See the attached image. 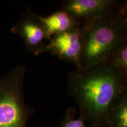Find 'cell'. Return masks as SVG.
Listing matches in <instances>:
<instances>
[{
    "instance_id": "cell-1",
    "label": "cell",
    "mask_w": 127,
    "mask_h": 127,
    "mask_svg": "<svg viewBox=\"0 0 127 127\" xmlns=\"http://www.w3.org/2000/svg\"><path fill=\"white\" fill-rule=\"evenodd\" d=\"M127 90V77L107 62L71 71L68 93L79 108V117L89 127H105L108 111Z\"/></svg>"
},
{
    "instance_id": "cell-3",
    "label": "cell",
    "mask_w": 127,
    "mask_h": 127,
    "mask_svg": "<svg viewBox=\"0 0 127 127\" xmlns=\"http://www.w3.org/2000/svg\"><path fill=\"white\" fill-rule=\"evenodd\" d=\"M26 67L18 65L0 78V127H27L34 110L24 99Z\"/></svg>"
},
{
    "instance_id": "cell-2",
    "label": "cell",
    "mask_w": 127,
    "mask_h": 127,
    "mask_svg": "<svg viewBox=\"0 0 127 127\" xmlns=\"http://www.w3.org/2000/svg\"><path fill=\"white\" fill-rule=\"evenodd\" d=\"M81 27L83 45L79 70L106 62L127 42V9L87 21Z\"/></svg>"
},
{
    "instance_id": "cell-8",
    "label": "cell",
    "mask_w": 127,
    "mask_h": 127,
    "mask_svg": "<svg viewBox=\"0 0 127 127\" xmlns=\"http://www.w3.org/2000/svg\"><path fill=\"white\" fill-rule=\"evenodd\" d=\"M105 127H127V90L111 107Z\"/></svg>"
},
{
    "instance_id": "cell-10",
    "label": "cell",
    "mask_w": 127,
    "mask_h": 127,
    "mask_svg": "<svg viewBox=\"0 0 127 127\" xmlns=\"http://www.w3.org/2000/svg\"><path fill=\"white\" fill-rule=\"evenodd\" d=\"M77 112L75 107L68 108L58 127H89L80 117L76 118Z\"/></svg>"
},
{
    "instance_id": "cell-7",
    "label": "cell",
    "mask_w": 127,
    "mask_h": 127,
    "mask_svg": "<svg viewBox=\"0 0 127 127\" xmlns=\"http://www.w3.org/2000/svg\"><path fill=\"white\" fill-rule=\"evenodd\" d=\"M36 17L42 23L49 39L54 35L78 28L82 24L69 12L60 8L50 15L36 14Z\"/></svg>"
},
{
    "instance_id": "cell-4",
    "label": "cell",
    "mask_w": 127,
    "mask_h": 127,
    "mask_svg": "<svg viewBox=\"0 0 127 127\" xmlns=\"http://www.w3.org/2000/svg\"><path fill=\"white\" fill-rule=\"evenodd\" d=\"M60 9L71 14L81 23L127 9V1L117 0H65Z\"/></svg>"
},
{
    "instance_id": "cell-6",
    "label": "cell",
    "mask_w": 127,
    "mask_h": 127,
    "mask_svg": "<svg viewBox=\"0 0 127 127\" xmlns=\"http://www.w3.org/2000/svg\"><path fill=\"white\" fill-rule=\"evenodd\" d=\"M10 31L20 36L27 50L34 55L42 54L49 41L42 23L30 8L27 9Z\"/></svg>"
},
{
    "instance_id": "cell-5",
    "label": "cell",
    "mask_w": 127,
    "mask_h": 127,
    "mask_svg": "<svg viewBox=\"0 0 127 127\" xmlns=\"http://www.w3.org/2000/svg\"><path fill=\"white\" fill-rule=\"evenodd\" d=\"M83 45L82 27L54 35L44 47L42 53L50 52L64 61L79 66Z\"/></svg>"
},
{
    "instance_id": "cell-9",
    "label": "cell",
    "mask_w": 127,
    "mask_h": 127,
    "mask_svg": "<svg viewBox=\"0 0 127 127\" xmlns=\"http://www.w3.org/2000/svg\"><path fill=\"white\" fill-rule=\"evenodd\" d=\"M106 62L111 67L127 77V42L114 52Z\"/></svg>"
}]
</instances>
